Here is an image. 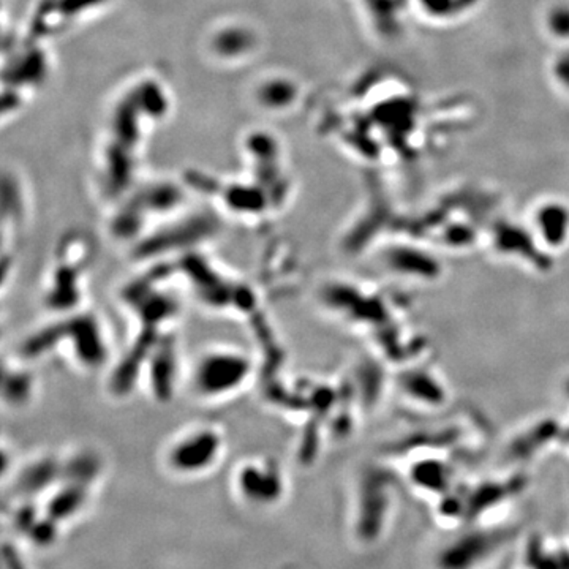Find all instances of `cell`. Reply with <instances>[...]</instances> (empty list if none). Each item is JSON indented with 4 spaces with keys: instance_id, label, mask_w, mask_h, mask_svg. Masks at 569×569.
Instances as JSON below:
<instances>
[{
    "instance_id": "1",
    "label": "cell",
    "mask_w": 569,
    "mask_h": 569,
    "mask_svg": "<svg viewBox=\"0 0 569 569\" xmlns=\"http://www.w3.org/2000/svg\"><path fill=\"white\" fill-rule=\"evenodd\" d=\"M253 361L234 348H212L196 358L190 372L198 399L213 402L237 394L253 377Z\"/></svg>"
},
{
    "instance_id": "2",
    "label": "cell",
    "mask_w": 569,
    "mask_h": 569,
    "mask_svg": "<svg viewBox=\"0 0 569 569\" xmlns=\"http://www.w3.org/2000/svg\"><path fill=\"white\" fill-rule=\"evenodd\" d=\"M223 445V433L217 426H195L176 435L166 446L165 468L179 478L205 476L220 461Z\"/></svg>"
},
{
    "instance_id": "3",
    "label": "cell",
    "mask_w": 569,
    "mask_h": 569,
    "mask_svg": "<svg viewBox=\"0 0 569 569\" xmlns=\"http://www.w3.org/2000/svg\"><path fill=\"white\" fill-rule=\"evenodd\" d=\"M237 498L248 508H272L283 500L286 479L277 463L270 461H248L239 465L233 478Z\"/></svg>"
},
{
    "instance_id": "4",
    "label": "cell",
    "mask_w": 569,
    "mask_h": 569,
    "mask_svg": "<svg viewBox=\"0 0 569 569\" xmlns=\"http://www.w3.org/2000/svg\"><path fill=\"white\" fill-rule=\"evenodd\" d=\"M535 237L542 247L560 250L569 242V209L547 202L535 212Z\"/></svg>"
},
{
    "instance_id": "5",
    "label": "cell",
    "mask_w": 569,
    "mask_h": 569,
    "mask_svg": "<svg viewBox=\"0 0 569 569\" xmlns=\"http://www.w3.org/2000/svg\"><path fill=\"white\" fill-rule=\"evenodd\" d=\"M388 268L404 277H415L416 280H433L441 275L440 263L432 255L413 247H395L386 255Z\"/></svg>"
},
{
    "instance_id": "6",
    "label": "cell",
    "mask_w": 569,
    "mask_h": 569,
    "mask_svg": "<svg viewBox=\"0 0 569 569\" xmlns=\"http://www.w3.org/2000/svg\"><path fill=\"white\" fill-rule=\"evenodd\" d=\"M402 388H404L405 393L415 400L433 405L445 404V386H443L437 378H433L432 375L417 372L415 375H411L408 380L402 381Z\"/></svg>"
},
{
    "instance_id": "7",
    "label": "cell",
    "mask_w": 569,
    "mask_h": 569,
    "mask_svg": "<svg viewBox=\"0 0 569 569\" xmlns=\"http://www.w3.org/2000/svg\"><path fill=\"white\" fill-rule=\"evenodd\" d=\"M3 569H27L25 561L13 546L3 544Z\"/></svg>"
}]
</instances>
